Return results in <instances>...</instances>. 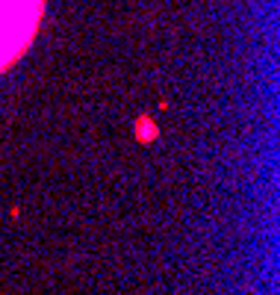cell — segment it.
Masks as SVG:
<instances>
[{"label":"cell","instance_id":"cell-1","mask_svg":"<svg viewBox=\"0 0 280 295\" xmlns=\"http://www.w3.org/2000/svg\"><path fill=\"white\" fill-rule=\"evenodd\" d=\"M44 15V0H0V74L33 44Z\"/></svg>","mask_w":280,"mask_h":295}]
</instances>
